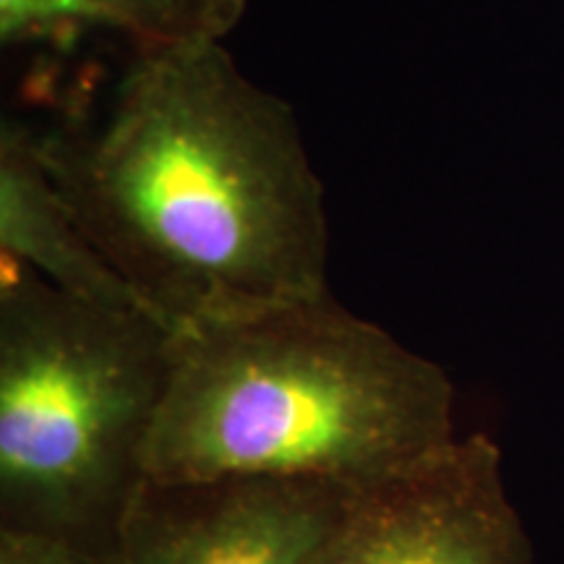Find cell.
<instances>
[{
    "label": "cell",
    "instance_id": "cell-1",
    "mask_svg": "<svg viewBox=\"0 0 564 564\" xmlns=\"http://www.w3.org/2000/svg\"><path fill=\"white\" fill-rule=\"evenodd\" d=\"M40 144L70 215L173 333L329 295L299 121L223 40L133 51L95 118Z\"/></svg>",
    "mask_w": 564,
    "mask_h": 564
},
{
    "label": "cell",
    "instance_id": "cell-2",
    "mask_svg": "<svg viewBox=\"0 0 564 564\" xmlns=\"http://www.w3.org/2000/svg\"><path fill=\"white\" fill-rule=\"evenodd\" d=\"M457 436L447 371L322 295L175 333L144 474L366 486Z\"/></svg>",
    "mask_w": 564,
    "mask_h": 564
},
{
    "label": "cell",
    "instance_id": "cell-3",
    "mask_svg": "<svg viewBox=\"0 0 564 564\" xmlns=\"http://www.w3.org/2000/svg\"><path fill=\"white\" fill-rule=\"evenodd\" d=\"M173 337L152 314L76 299L3 257L0 528L118 549Z\"/></svg>",
    "mask_w": 564,
    "mask_h": 564
},
{
    "label": "cell",
    "instance_id": "cell-4",
    "mask_svg": "<svg viewBox=\"0 0 564 564\" xmlns=\"http://www.w3.org/2000/svg\"><path fill=\"white\" fill-rule=\"evenodd\" d=\"M306 564H535V554L502 449L476 432L358 486Z\"/></svg>",
    "mask_w": 564,
    "mask_h": 564
},
{
    "label": "cell",
    "instance_id": "cell-5",
    "mask_svg": "<svg viewBox=\"0 0 564 564\" xmlns=\"http://www.w3.org/2000/svg\"><path fill=\"white\" fill-rule=\"evenodd\" d=\"M356 489L316 478H144L118 554L121 564H306Z\"/></svg>",
    "mask_w": 564,
    "mask_h": 564
},
{
    "label": "cell",
    "instance_id": "cell-6",
    "mask_svg": "<svg viewBox=\"0 0 564 564\" xmlns=\"http://www.w3.org/2000/svg\"><path fill=\"white\" fill-rule=\"evenodd\" d=\"M0 251L76 299L147 312L70 215L40 137L13 123L0 137Z\"/></svg>",
    "mask_w": 564,
    "mask_h": 564
},
{
    "label": "cell",
    "instance_id": "cell-7",
    "mask_svg": "<svg viewBox=\"0 0 564 564\" xmlns=\"http://www.w3.org/2000/svg\"><path fill=\"white\" fill-rule=\"evenodd\" d=\"M246 0H0L3 45L70 32H116L133 51L225 40L241 24Z\"/></svg>",
    "mask_w": 564,
    "mask_h": 564
},
{
    "label": "cell",
    "instance_id": "cell-8",
    "mask_svg": "<svg viewBox=\"0 0 564 564\" xmlns=\"http://www.w3.org/2000/svg\"><path fill=\"white\" fill-rule=\"evenodd\" d=\"M0 564H121L118 549L0 528Z\"/></svg>",
    "mask_w": 564,
    "mask_h": 564
}]
</instances>
